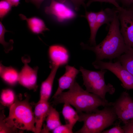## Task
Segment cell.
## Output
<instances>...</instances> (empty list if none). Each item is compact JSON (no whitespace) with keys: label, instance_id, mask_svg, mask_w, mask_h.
<instances>
[{"label":"cell","instance_id":"cell-10","mask_svg":"<svg viewBox=\"0 0 133 133\" xmlns=\"http://www.w3.org/2000/svg\"><path fill=\"white\" fill-rule=\"evenodd\" d=\"M64 2L51 0L50 5L45 8V13L54 16L59 22L74 18L76 16V13Z\"/></svg>","mask_w":133,"mask_h":133},{"label":"cell","instance_id":"cell-22","mask_svg":"<svg viewBox=\"0 0 133 133\" xmlns=\"http://www.w3.org/2000/svg\"><path fill=\"white\" fill-rule=\"evenodd\" d=\"M16 97L14 91L10 88L3 89L0 95V102L4 106L9 108L14 103Z\"/></svg>","mask_w":133,"mask_h":133},{"label":"cell","instance_id":"cell-6","mask_svg":"<svg viewBox=\"0 0 133 133\" xmlns=\"http://www.w3.org/2000/svg\"><path fill=\"white\" fill-rule=\"evenodd\" d=\"M92 64L97 69L108 70L115 74L121 81L125 89H133V75L125 68L118 61L104 62L96 60Z\"/></svg>","mask_w":133,"mask_h":133},{"label":"cell","instance_id":"cell-23","mask_svg":"<svg viewBox=\"0 0 133 133\" xmlns=\"http://www.w3.org/2000/svg\"><path fill=\"white\" fill-rule=\"evenodd\" d=\"M3 110L0 114V133H21L23 131L13 128L9 126L5 120V117Z\"/></svg>","mask_w":133,"mask_h":133},{"label":"cell","instance_id":"cell-13","mask_svg":"<svg viewBox=\"0 0 133 133\" xmlns=\"http://www.w3.org/2000/svg\"><path fill=\"white\" fill-rule=\"evenodd\" d=\"M48 101L39 100L35 105L33 114L35 121V133H41L50 107Z\"/></svg>","mask_w":133,"mask_h":133},{"label":"cell","instance_id":"cell-5","mask_svg":"<svg viewBox=\"0 0 133 133\" xmlns=\"http://www.w3.org/2000/svg\"><path fill=\"white\" fill-rule=\"evenodd\" d=\"M83 80V84L86 90L94 94L102 99L106 100L105 95L107 93L113 94L115 89L111 84H106L104 79V75L107 72L105 69L96 71L89 70L82 66L80 67Z\"/></svg>","mask_w":133,"mask_h":133},{"label":"cell","instance_id":"cell-1","mask_svg":"<svg viewBox=\"0 0 133 133\" xmlns=\"http://www.w3.org/2000/svg\"><path fill=\"white\" fill-rule=\"evenodd\" d=\"M117 11L109 25L108 34L100 44L90 46L83 43L81 45L83 49L91 51L95 54L96 60L108 59L111 61L117 58L127 50L129 47L125 44L119 29V23Z\"/></svg>","mask_w":133,"mask_h":133},{"label":"cell","instance_id":"cell-28","mask_svg":"<svg viewBox=\"0 0 133 133\" xmlns=\"http://www.w3.org/2000/svg\"><path fill=\"white\" fill-rule=\"evenodd\" d=\"M95 2L109 3L113 4L116 8L120 7L118 3L117 0H89L86 4V6H88L92 3Z\"/></svg>","mask_w":133,"mask_h":133},{"label":"cell","instance_id":"cell-17","mask_svg":"<svg viewBox=\"0 0 133 133\" xmlns=\"http://www.w3.org/2000/svg\"><path fill=\"white\" fill-rule=\"evenodd\" d=\"M19 16L22 20L26 21L29 29L34 34H42L44 32L49 30L43 20L38 17H34L27 18L22 14H19Z\"/></svg>","mask_w":133,"mask_h":133},{"label":"cell","instance_id":"cell-4","mask_svg":"<svg viewBox=\"0 0 133 133\" xmlns=\"http://www.w3.org/2000/svg\"><path fill=\"white\" fill-rule=\"evenodd\" d=\"M5 120L11 127L23 131L27 130L35 133V121L33 112L29 98L23 100L16 98L9 108L8 116Z\"/></svg>","mask_w":133,"mask_h":133},{"label":"cell","instance_id":"cell-34","mask_svg":"<svg viewBox=\"0 0 133 133\" xmlns=\"http://www.w3.org/2000/svg\"><path fill=\"white\" fill-rule=\"evenodd\" d=\"M129 9L133 11V3L129 7Z\"/></svg>","mask_w":133,"mask_h":133},{"label":"cell","instance_id":"cell-26","mask_svg":"<svg viewBox=\"0 0 133 133\" xmlns=\"http://www.w3.org/2000/svg\"><path fill=\"white\" fill-rule=\"evenodd\" d=\"M73 128V127L68 124H61L52 131L53 133H72Z\"/></svg>","mask_w":133,"mask_h":133},{"label":"cell","instance_id":"cell-8","mask_svg":"<svg viewBox=\"0 0 133 133\" xmlns=\"http://www.w3.org/2000/svg\"><path fill=\"white\" fill-rule=\"evenodd\" d=\"M116 9L121 25L120 32L125 43L133 49V11L120 7Z\"/></svg>","mask_w":133,"mask_h":133},{"label":"cell","instance_id":"cell-7","mask_svg":"<svg viewBox=\"0 0 133 133\" xmlns=\"http://www.w3.org/2000/svg\"><path fill=\"white\" fill-rule=\"evenodd\" d=\"M112 106L118 118L124 124L133 119V99L126 91L121 93L119 98L113 102Z\"/></svg>","mask_w":133,"mask_h":133},{"label":"cell","instance_id":"cell-20","mask_svg":"<svg viewBox=\"0 0 133 133\" xmlns=\"http://www.w3.org/2000/svg\"><path fill=\"white\" fill-rule=\"evenodd\" d=\"M116 12V10L107 8L97 12L96 20L98 29L104 24L109 25L114 19Z\"/></svg>","mask_w":133,"mask_h":133},{"label":"cell","instance_id":"cell-11","mask_svg":"<svg viewBox=\"0 0 133 133\" xmlns=\"http://www.w3.org/2000/svg\"><path fill=\"white\" fill-rule=\"evenodd\" d=\"M48 54L51 65L59 67L66 64L69 60L68 51L61 45L54 44L50 46L48 49Z\"/></svg>","mask_w":133,"mask_h":133},{"label":"cell","instance_id":"cell-33","mask_svg":"<svg viewBox=\"0 0 133 133\" xmlns=\"http://www.w3.org/2000/svg\"><path fill=\"white\" fill-rule=\"evenodd\" d=\"M13 7H17L20 3V0H6Z\"/></svg>","mask_w":133,"mask_h":133},{"label":"cell","instance_id":"cell-32","mask_svg":"<svg viewBox=\"0 0 133 133\" xmlns=\"http://www.w3.org/2000/svg\"><path fill=\"white\" fill-rule=\"evenodd\" d=\"M124 6L129 7L133 3V0H118Z\"/></svg>","mask_w":133,"mask_h":133},{"label":"cell","instance_id":"cell-27","mask_svg":"<svg viewBox=\"0 0 133 133\" xmlns=\"http://www.w3.org/2000/svg\"><path fill=\"white\" fill-rule=\"evenodd\" d=\"M120 122L111 128L106 130L103 131L102 133H124V131L120 125Z\"/></svg>","mask_w":133,"mask_h":133},{"label":"cell","instance_id":"cell-30","mask_svg":"<svg viewBox=\"0 0 133 133\" xmlns=\"http://www.w3.org/2000/svg\"><path fill=\"white\" fill-rule=\"evenodd\" d=\"M73 4L75 10L78 11L80 6L82 5L85 6V0H70Z\"/></svg>","mask_w":133,"mask_h":133},{"label":"cell","instance_id":"cell-15","mask_svg":"<svg viewBox=\"0 0 133 133\" xmlns=\"http://www.w3.org/2000/svg\"><path fill=\"white\" fill-rule=\"evenodd\" d=\"M19 72L13 66H6L0 63V77L4 82L9 85L14 86L18 83Z\"/></svg>","mask_w":133,"mask_h":133},{"label":"cell","instance_id":"cell-12","mask_svg":"<svg viewBox=\"0 0 133 133\" xmlns=\"http://www.w3.org/2000/svg\"><path fill=\"white\" fill-rule=\"evenodd\" d=\"M64 74L58 80V86L52 98H54L67 89H69L73 85L79 70L74 66L69 65L65 66Z\"/></svg>","mask_w":133,"mask_h":133},{"label":"cell","instance_id":"cell-29","mask_svg":"<svg viewBox=\"0 0 133 133\" xmlns=\"http://www.w3.org/2000/svg\"><path fill=\"white\" fill-rule=\"evenodd\" d=\"M122 127L125 133H133V119L129 123Z\"/></svg>","mask_w":133,"mask_h":133},{"label":"cell","instance_id":"cell-25","mask_svg":"<svg viewBox=\"0 0 133 133\" xmlns=\"http://www.w3.org/2000/svg\"><path fill=\"white\" fill-rule=\"evenodd\" d=\"M12 6L6 0H1L0 1V18L3 19L9 13Z\"/></svg>","mask_w":133,"mask_h":133},{"label":"cell","instance_id":"cell-3","mask_svg":"<svg viewBox=\"0 0 133 133\" xmlns=\"http://www.w3.org/2000/svg\"><path fill=\"white\" fill-rule=\"evenodd\" d=\"M79 121H83L82 127L76 133H101L106 128L112 125L118 118L112 106H106L101 110L86 113H78Z\"/></svg>","mask_w":133,"mask_h":133},{"label":"cell","instance_id":"cell-31","mask_svg":"<svg viewBox=\"0 0 133 133\" xmlns=\"http://www.w3.org/2000/svg\"><path fill=\"white\" fill-rule=\"evenodd\" d=\"M44 0H25L27 2H31L34 4L38 8H39L40 6ZM62 2H65L66 0H57Z\"/></svg>","mask_w":133,"mask_h":133},{"label":"cell","instance_id":"cell-18","mask_svg":"<svg viewBox=\"0 0 133 133\" xmlns=\"http://www.w3.org/2000/svg\"><path fill=\"white\" fill-rule=\"evenodd\" d=\"M64 103L62 113L66 124L73 127L77 122L79 121V114L69 103L67 102Z\"/></svg>","mask_w":133,"mask_h":133},{"label":"cell","instance_id":"cell-24","mask_svg":"<svg viewBox=\"0 0 133 133\" xmlns=\"http://www.w3.org/2000/svg\"><path fill=\"white\" fill-rule=\"evenodd\" d=\"M9 32L6 30L4 25L0 21V43L4 48V51L5 53H8L13 48V40H11L9 42H6L4 40V34L5 32Z\"/></svg>","mask_w":133,"mask_h":133},{"label":"cell","instance_id":"cell-16","mask_svg":"<svg viewBox=\"0 0 133 133\" xmlns=\"http://www.w3.org/2000/svg\"><path fill=\"white\" fill-rule=\"evenodd\" d=\"M46 124L43 125L41 133H49L58 126L62 124L59 113L50 106L46 118Z\"/></svg>","mask_w":133,"mask_h":133},{"label":"cell","instance_id":"cell-21","mask_svg":"<svg viewBox=\"0 0 133 133\" xmlns=\"http://www.w3.org/2000/svg\"><path fill=\"white\" fill-rule=\"evenodd\" d=\"M117 59V61L133 75V49L129 47L125 53Z\"/></svg>","mask_w":133,"mask_h":133},{"label":"cell","instance_id":"cell-2","mask_svg":"<svg viewBox=\"0 0 133 133\" xmlns=\"http://www.w3.org/2000/svg\"><path fill=\"white\" fill-rule=\"evenodd\" d=\"M53 99L54 104L67 102L74 107L78 113L93 112L100 106H112L113 103L84 90L76 81L68 91L63 92Z\"/></svg>","mask_w":133,"mask_h":133},{"label":"cell","instance_id":"cell-19","mask_svg":"<svg viewBox=\"0 0 133 133\" xmlns=\"http://www.w3.org/2000/svg\"><path fill=\"white\" fill-rule=\"evenodd\" d=\"M97 12L86 11L85 16L90 29V35L89 42L90 46L96 45V37L98 30L97 26Z\"/></svg>","mask_w":133,"mask_h":133},{"label":"cell","instance_id":"cell-9","mask_svg":"<svg viewBox=\"0 0 133 133\" xmlns=\"http://www.w3.org/2000/svg\"><path fill=\"white\" fill-rule=\"evenodd\" d=\"M24 66L19 72L18 83L22 86L30 90L36 91L37 84L38 66L32 68L28 65L30 61L28 57H23L21 58Z\"/></svg>","mask_w":133,"mask_h":133},{"label":"cell","instance_id":"cell-14","mask_svg":"<svg viewBox=\"0 0 133 133\" xmlns=\"http://www.w3.org/2000/svg\"><path fill=\"white\" fill-rule=\"evenodd\" d=\"M51 66L50 74L41 84L39 100H41L48 101L52 93L54 80L59 67L54 65Z\"/></svg>","mask_w":133,"mask_h":133}]
</instances>
